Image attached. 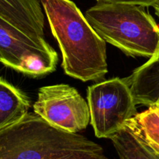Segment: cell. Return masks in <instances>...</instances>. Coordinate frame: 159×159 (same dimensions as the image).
Listing matches in <instances>:
<instances>
[{
  "instance_id": "obj_1",
  "label": "cell",
  "mask_w": 159,
  "mask_h": 159,
  "mask_svg": "<svg viewBox=\"0 0 159 159\" xmlns=\"http://www.w3.org/2000/svg\"><path fill=\"white\" fill-rule=\"evenodd\" d=\"M51 33L62 54L67 75L97 81L108 72L106 41L71 0H40Z\"/></svg>"
},
{
  "instance_id": "obj_2",
  "label": "cell",
  "mask_w": 159,
  "mask_h": 159,
  "mask_svg": "<svg viewBox=\"0 0 159 159\" xmlns=\"http://www.w3.org/2000/svg\"><path fill=\"white\" fill-rule=\"evenodd\" d=\"M0 159H109L97 143L35 113L0 130Z\"/></svg>"
},
{
  "instance_id": "obj_3",
  "label": "cell",
  "mask_w": 159,
  "mask_h": 159,
  "mask_svg": "<svg viewBox=\"0 0 159 159\" xmlns=\"http://www.w3.org/2000/svg\"><path fill=\"white\" fill-rule=\"evenodd\" d=\"M85 18L106 42L131 57H152L159 51V26L144 6L98 2Z\"/></svg>"
},
{
  "instance_id": "obj_4",
  "label": "cell",
  "mask_w": 159,
  "mask_h": 159,
  "mask_svg": "<svg viewBox=\"0 0 159 159\" xmlns=\"http://www.w3.org/2000/svg\"><path fill=\"white\" fill-rule=\"evenodd\" d=\"M87 100L95 135L109 138L123 129L138 113L130 88L123 79L113 78L90 85Z\"/></svg>"
},
{
  "instance_id": "obj_5",
  "label": "cell",
  "mask_w": 159,
  "mask_h": 159,
  "mask_svg": "<svg viewBox=\"0 0 159 159\" xmlns=\"http://www.w3.org/2000/svg\"><path fill=\"white\" fill-rule=\"evenodd\" d=\"M0 54L3 65L31 78L52 73L57 53L49 43L28 36L0 17Z\"/></svg>"
},
{
  "instance_id": "obj_6",
  "label": "cell",
  "mask_w": 159,
  "mask_h": 159,
  "mask_svg": "<svg viewBox=\"0 0 159 159\" xmlns=\"http://www.w3.org/2000/svg\"><path fill=\"white\" fill-rule=\"evenodd\" d=\"M34 110L51 125L71 133L85 130L91 121L89 103L68 84L39 89Z\"/></svg>"
},
{
  "instance_id": "obj_7",
  "label": "cell",
  "mask_w": 159,
  "mask_h": 159,
  "mask_svg": "<svg viewBox=\"0 0 159 159\" xmlns=\"http://www.w3.org/2000/svg\"><path fill=\"white\" fill-rule=\"evenodd\" d=\"M38 0H0V17L39 41H45L44 16Z\"/></svg>"
},
{
  "instance_id": "obj_8",
  "label": "cell",
  "mask_w": 159,
  "mask_h": 159,
  "mask_svg": "<svg viewBox=\"0 0 159 159\" xmlns=\"http://www.w3.org/2000/svg\"><path fill=\"white\" fill-rule=\"evenodd\" d=\"M137 105H159V56L155 55L124 78Z\"/></svg>"
},
{
  "instance_id": "obj_9",
  "label": "cell",
  "mask_w": 159,
  "mask_h": 159,
  "mask_svg": "<svg viewBox=\"0 0 159 159\" xmlns=\"http://www.w3.org/2000/svg\"><path fill=\"white\" fill-rule=\"evenodd\" d=\"M30 107L28 96L0 77V130L21 120Z\"/></svg>"
},
{
  "instance_id": "obj_10",
  "label": "cell",
  "mask_w": 159,
  "mask_h": 159,
  "mask_svg": "<svg viewBox=\"0 0 159 159\" xmlns=\"http://www.w3.org/2000/svg\"><path fill=\"white\" fill-rule=\"evenodd\" d=\"M110 139L120 159H159V154L126 126Z\"/></svg>"
},
{
  "instance_id": "obj_11",
  "label": "cell",
  "mask_w": 159,
  "mask_h": 159,
  "mask_svg": "<svg viewBox=\"0 0 159 159\" xmlns=\"http://www.w3.org/2000/svg\"><path fill=\"white\" fill-rule=\"evenodd\" d=\"M138 138L159 154V107H149L125 124Z\"/></svg>"
},
{
  "instance_id": "obj_12",
  "label": "cell",
  "mask_w": 159,
  "mask_h": 159,
  "mask_svg": "<svg viewBox=\"0 0 159 159\" xmlns=\"http://www.w3.org/2000/svg\"><path fill=\"white\" fill-rule=\"evenodd\" d=\"M97 1L110 3L138 5V6H144V7H150V6L154 7L159 0H97Z\"/></svg>"
},
{
  "instance_id": "obj_13",
  "label": "cell",
  "mask_w": 159,
  "mask_h": 159,
  "mask_svg": "<svg viewBox=\"0 0 159 159\" xmlns=\"http://www.w3.org/2000/svg\"><path fill=\"white\" fill-rule=\"evenodd\" d=\"M154 8H155V12H156L157 16H158L159 17V1L156 3V5H155V6H154Z\"/></svg>"
},
{
  "instance_id": "obj_14",
  "label": "cell",
  "mask_w": 159,
  "mask_h": 159,
  "mask_svg": "<svg viewBox=\"0 0 159 159\" xmlns=\"http://www.w3.org/2000/svg\"><path fill=\"white\" fill-rule=\"evenodd\" d=\"M2 61V57H1V54H0V62Z\"/></svg>"
},
{
  "instance_id": "obj_15",
  "label": "cell",
  "mask_w": 159,
  "mask_h": 159,
  "mask_svg": "<svg viewBox=\"0 0 159 159\" xmlns=\"http://www.w3.org/2000/svg\"><path fill=\"white\" fill-rule=\"evenodd\" d=\"M155 55H158V56H159V51H158V53H157V54H155Z\"/></svg>"
},
{
  "instance_id": "obj_16",
  "label": "cell",
  "mask_w": 159,
  "mask_h": 159,
  "mask_svg": "<svg viewBox=\"0 0 159 159\" xmlns=\"http://www.w3.org/2000/svg\"><path fill=\"white\" fill-rule=\"evenodd\" d=\"M157 107H159V105H158V106H157Z\"/></svg>"
},
{
  "instance_id": "obj_17",
  "label": "cell",
  "mask_w": 159,
  "mask_h": 159,
  "mask_svg": "<svg viewBox=\"0 0 159 159\" xmlns=\"http://www.w3.org/2000/svg\"><path fill=\"white\" fill-rule=\"evenodd\" d=\"M38 1H40V0H38Z\"/></svg>"
}]
</instances>
